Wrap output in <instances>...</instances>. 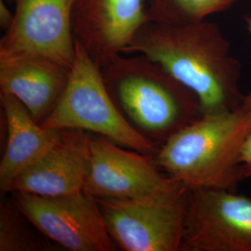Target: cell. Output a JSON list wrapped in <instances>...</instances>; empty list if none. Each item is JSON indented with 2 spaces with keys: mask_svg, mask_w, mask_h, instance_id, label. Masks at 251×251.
<instances>
[{
  "mask_svg": "<svg viewBox=\"0 0 251 251\" xmlns=\"http://www.w3.org/2000/svg\"><path fill=\"white\" fill-rule=\"evenodd\" d=\"M0 102L7 128L0 162V190L7 195L14 179L61 140L63 129L38 124L25 105L9 93L0 91Z\"/></svg>",
  "mask_w": 251,
  "mask_h": 251,
  "instance_id": "4fadbf2b",
  "label": "cell"
},
{
  "mask_svg": "<svg viewBox=\"0 0 251 251\" xmlns=\"http://www.w3.org/2000/svg\"><path fill=\"white\" fill-rule=\"evenodd\" d=\"M100 70L126 122L158 150L203 116L198 95L144 55L118 54Z\"/></svg>",
  "mask_w": 251,
  "mask_h": 251,
  "instance_id": "7a4b0ae2",
  "label": "cell"
},
{
  "mask_svg": "<svg viewBox=\"0 0 251 251\" xmlns=\"http://www.w3.org/2000/svg\"><path fill=\"white\" fill-rule=\"evenodd\" d=\"M248 25H249V30H250V32L251 33V21H249Z\"/></svg>",
  "mask_w": 251,
  "mask_h": 251,
  "instance_id": "ac0fdd59",
  "label": "cell"
},
{
  "mask_svg": "<svg viewBox=\"0 0 251 251\" xmlns=\"http://www.w3.org/2000/svg\"><path fill=\"white\" fill-rule=\"evenodd\" d=\"M0 205V251H55L56 244L41 233L14 202L4 195Z\"/></svg>",
  "mask_w": 251,
  "mask_h": 251,
  "instance_id": "5bb4252c",
  "label": "cell"
},
{
  "mask_svg": "<svg viewBox=\"0 0 251 251\" xmlns=\"http://www.w3.org/2000/svg\"><path fill=\"white\" fill-rule=\"evenodd\" d=\"M189 191L171 179L146 197L97 202L118 250L181 251Z\"/></svg>",
  "mask_w": 251,
  "mask_h": 251,
  "instance_id": "5b68a950",
  "label": "cell"
},
{
  "mask_svg": "<svg viewBox=\"0 0 251 251\" xmlns=\"http://www.w3.org/2000/svg\"><path fill=\"white\" fill-rule=\"evenodd\" d=\"M243 102L248 104L251 107V90L245 95ZM241 162H242L244 169H245V173H246V178H251V132L249 135L248 139L246 140L245 144L243 146L242 154H241Z\"/></svg>",
  "mask_w": 251,
  "mask_h": 251,
  "instance_id": "2e32d148",
  "label": "cell"
},
{
  "mask_svg": "<svg viewBox=\"0 0 251 251\" xmlns=\"http://www.w3.org/2000/svg\"><path fill=\"white\" fill-rule=\"evenodd\" d=\"M71 68L33 55H0V91L18 99L42 125L65 90Z\"/></svg>",
  "mask_w": 251,
  "mask_h": 251,
  "instance_id": "7c38bea8",
  "label": "cell"
},
{
  "mask_svg": "<svg viewBox=\"0 0 251 251\" xmlns=\"http://www.w3.org/2000/svg\"><path fill=\"white\" fill-rule=\"evenodd\" d=\"M90 162L83 192L96 199L143 198L171 179L153 155L121 146L106 137L89 133Z\"/></svg>",
  "mask_w": 251,
  "mask_h": 251,
  "instance_id": "9c48e42d",
  "label": "cell"
},
{
  "mask_svg": "<svg viewBox=\"0 0 251 251\" xmlns=\"http://www.w3.org/2000/svg\"><path fill=\"white\" fill-rule=\"evenodd\" d=\"M147 21V0H74L75 39L98 65L122 54Z\"/></svg>",
  "mask_w": 251,
  "mask_h": 251,
  "instance_id": "30bf717a",
  "label": "cell"
},
{
  "mask_svg": "<svg viewBox=\"0 0 251 251\" xmlns=\"http://www.w3.org/2000/svg\"><path fill=\"white\" fill-rule=\"evenodd\" d=\"M251 132V107L206 114L163 144L155 161L171 179L192 191L236 192L247 179L242 149Z\"/></svg>",
  "mask_w": 251,
  "mask_h": 251,
  "instance_id": "3957f363",
  "label": "cell"
},
{
  "mask_svg": "<svg viewBox=\"0 0 251 251\" xmlns=\"http://www.w3.org/2000/svg\"><path fill=\"white\" fill-rule=\"evenodd\" d=\"M19 208L51 242L70 251H116L96 198L11 193Z\"/></svg>",
  "mask_w": 251,
  "mask_h": 251,
  "instance_id": "8992f818",
  "label": "cell"
},
{
  "mask_svg": "<svg viewBox=\"0 0 251 251\" xmlns=\"http://www.w3.org/2000/svg\"><path fill=\"white\" fill-rule=\"evenodd\" d=\"M42 126L100 135L149 155L154 156L158 152L157 147L126 122L108 93L99 65L76 41L67 86Z\"/></svg>",
  "mask_w": 251,
  "mask_h": 251,
  "instance_id": "277c9868",
  "label": "cell"
},
{
  "mask_svg": "<svg viewBox=\"0 0 251 251\" xmlns=\"http://www.w3.org/2000/svg\"><path fill=\"white\" fill-rule=\"evenodd\" d=\"M239 0H147V21L188 24L230 9Z\"/></svg>",
  "mask_w": 251,
  "mask_h": 251,
  "instance_id": "9a60e30c",
  "label": "cell"
},
{
  "mask_svg": "<svg viewBox=\"0 0 251 251\" xmlns=\"http://www.w3.org/2000/svg\"><path fill=\"white\" fill-rule=\"evenodd\" d=\"M14 18L0 55H33L71 68L75 55L74 0H15Z\"/></svg>",
  "mask_w": 251,
  "mask_h": 251,
  "instance_id": "ba28073f",
  "label": "cell"
},
{
  "mask_svg": "<svg viewBox=\"0 0 251 251\" xmlns=\"http://www.w3.org/2000/svg\"><path fill=\"white\" fill-rule=\"evenodd\" d=\"M14 18V12L8 8L4 0H0V25L4 31L9 29Z\"/></svg>",
  "mask_w": 251,
  "mask_h": 251,
  "instance_id": "e0dca14e",
  "label": "cell"
},
{
  "mask_svg": "<svg viewBox=\"0 0 251 251\" xmlns=\"http://www.w3.org/2000/svg\"><path fill=\"white\" fill-rule=\"evenodd\" d=\"M9 1H11V2H15V0H9Z\"/></svg>",
  "mask_w": 251,
  "mask_h": 251,
  "instance_id": "d6986e66",
  "label": "cell"
},
{
  "mask_svg": "<svg viewBox=\"0 0 251 251\" xmlns=\"http://www.w3.org/2000/svg\"><path fill=\"white\" fill-rule=\"evenodd\" d=\"M90 162L89 132L63 129L61 140L14 179L10 192L65 197L84 190Z\"/></svg>",
  "mask_w": 251,
  "mask_h": 251,
  "instance_id": "8fae6325",
  "label": "cell"
},
{
  "mask_svg": "<svg viewBox=\"0 0 251 251\" xmlns=\"http://www.w3.org/2000/svg\"><path fill=\"white\" fill-rule=\"evenodd\" d=\"M123 53L142 54L159 63L198 95L203 115L222 113L243 103L241 63L221 28L212 22L146 21Z\"/></svg>",
  "mask_w": 251,
  "mask_h": 251,
  "instance_id": "6da1fadb",
  "label": "cell"
},
{
  "mask_svg": "<svg viewBox=\"0 0 251 251\" xmlns=\"http://www.w3.org/2000/svg\"><path fill=\"white\" fill-rule=\"evenodd\" d=\"M181 251H251V199L220 189L189 191Z\"/></svg>",
  "mask_w": 251,
  "mask_h": 251,
  "instance_id": "52a82bcc",
  "label": "cell"
}]
</instances>
